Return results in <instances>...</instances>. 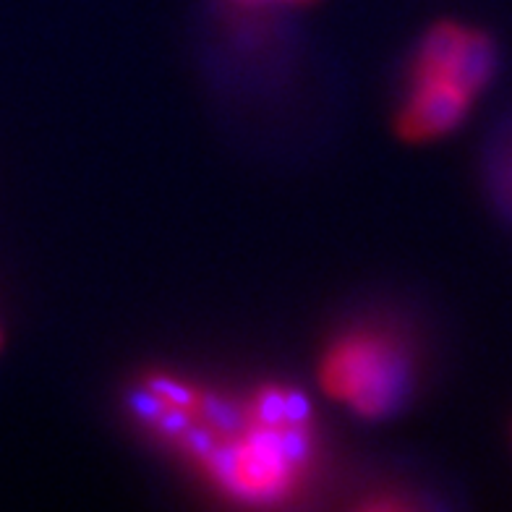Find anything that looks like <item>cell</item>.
Segmentation results:
<instances>
[{"instance_id":"obj_3","label":"cell","mask_w":512,"mask_h":512,"mask_svg":"<svg viewBox=\"0 0 512 512\" xmlns=\"http://www.w3.org/2000/svg\"><path fill=\"white\" fill-rule=\"evenodd\" d=\"M249 3H251V0H249Z\"/></svg>"},{"instance_id":"obj_2","label":"cell","mask_w":512,"mask_h":512,"mask_svg":"<svg viewBox=\"0 0 512 512\" xmlns=\"http://www.w3.org/2000/svg\"><path fill=\"white\" fill-rule=\"evenodd\" d=\"M473 95L447 79H413L408 102L398 115V131L408 142H429L458 128Z\"/></svg>"},{"instance_id":"obj_1","label":"cell","mask_w":512,"mask_h":512,"mask_svg":"<svg viewBox=\"0 0 512 512\" xmlns=\"http://www.w3.org/2000/svg\"><path fill=\"white\" fill-rule=\"evenodd\" d=\"M322 387L366 418L398 411L411 390V358L395 337L358 330L324 353Z\"/></svg>"}]
</instances>
